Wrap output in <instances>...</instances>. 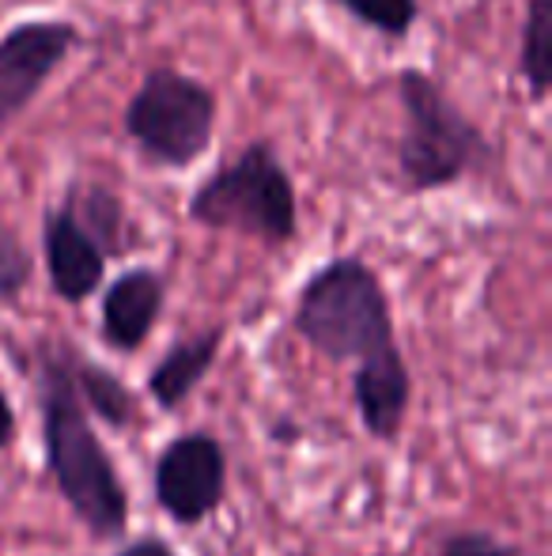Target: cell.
I'll return each instance as SVG.
<instances>
[{"label":"cell","mask_w":552,"mask_h":556,"mask_svg":"<svg viewBox=\"0 0 552 556\" xmlns=\"http://www.w3.org/2000/svg\"><path fill=\"white\" fill-rule=\"evenodd\" d=\"M73 344L46 341L38 349V409H42L46 466L53 473L68 511L91 538L114 542L129 527V492L111 451L99 443L91 413L84 409L73 382Z\"/></svg>","instance_id":"cell-1"},{"label":"cell","mask_w":552,"mask_h":556,"mask_svg":"<svg viewBox=\"0 0 552 556\" xmlns=\"http://www.w3.org/2000/svg\"><path fill=\"white\" fill-rule=\"evenodd\" d=\"M152 492L170 522H178V527L205 522L208 515H216V507L223 504V492H228L223 443L208 432L175 435L155 458Z\"/></svg>","instance_id":"cell-6"},{"label":"cell","mask_w":552,"mask_h":556,"mask_svg":"<svg viewBox=\"0 0 552 556\" xmlns=\"http://www.w3.org/2000/svg\"><path fill=\"white\" fill-rule=\"evenodd\" d=\"M12 440H15V409H12V402H8L4 387H0V451L12 446Z\"/></svg>","instance_id":"cell-19"},{"label":"cell","mask_w":552,"mask_h":556,"mask_svg":"<svg viewBox=\"0 0 552 556\" xmlns=\"http://www.w3.org/2000/svg\"><path fill=\"white\" fill-rule=\"evenodd\" d=\"M65 198L73 201L80 224L95 235L106 257L126 250V208H121L118 193H111L106 186H68Z\"/></svg>","instance_id":"cell-14"},{"label":"cell","mask_w":552,"mask_h":556,"mask_svg":"<svg viewBox=\"0 0 552 556\" xmlns=\"http://www.w3.org/2000/svg\"><path fill=\"white\" fill-rule=\"evenodd\" d=\"M292 326L333 364L360 359L394 341V315L378 273L360 257H333L303 285Z\"/></svg>","instance_id":"cell-2"},{"label":"cell","mask_w":552,"mask_h":556,"mask_svg":"<svg viewBox=\"0 0 552 556\" xmlns=\"http://www.w3.org/2000/svg\"><path fill=\"white\" fill-rule=\"evenodd\" d=\"M333 4L386 38H406L420 15L416 0H333Z\"/></svg>","instance_id":"cell-15"},{"label":"cell","mask_w":552,"mask_h":556,"mask_svg":"<svg viewBox=\"0 0 552 556\" xmlns=\"http://www.w3.org/2000/svg\"><path fill=\"white\" fill-rule=\"evenodd\" d=\"M42 250L46 273H50L53 292L65 303H88L99 292L106 277V254L95 242V235L80 224L73 201L46 208L42 220Z\"/></svg>","instance_id":"cell-8"},{"label":"cell","mask_w":552,"mask_h":556,"mask_svg":"<svg viewBox=\"0 0 552 556\" xmlns=\"http://www.w3.org/2000/svg\"><path fill=\"white\" fill-rule=\"evenodd\" d=\"M352 397L368 435L394 440L406 425L409 402H413V375L394 341L378 344L375 352L360 356V367L352 375Z\"/></svg>","instance_id":"cell-9"},{"label":"cell","mask_w":552,"mask_h":556,"mask_svg":"<svg viewBox=\"0 0 552 556\" xmlns=\"http://www.w3.org/2000/svg\"><path fill=\"white\" fill-rule=\"evenodd\" d=\"M167 303V285L155 269H126L103 292V341L118 352H137L152 337Z\"/></svg>","instance_id":"cell-10"},{"label":"cell","mask_w":552,"mask_h":556,"mask_svg":"<svg viewBox=\"0 0 552 556\" xmlns=\"http://www.w3.org/2000/svg\"><path fill=\"white\" fill-rule=\"evenodd\" d=\"M398 99L406 111V132L398 140V170L409 193L442 190L470 170L485 167L492 148L485 132L450 103L439 80L420 68L398 76Z\"/></svg>","instance_id":"cell-4"},{"label":"cell","mask_w":552,"mask_h":556,"mask_svg":"<svg viewBox=\"0 0 552 556\" xmlns=\"http://www.w3.org/2000/svg\"><path fill=\"white\" fill-rule=\"evenodd\" d=\"M439 556H523V549L485 534V530H458L442 542Z\"/></svg>","instance_id":"cell-17"},{"label":"cell","mask_w":552,"mask_h":556,"mask_svg":"<svg viewBox=\"0 0 552 556\" xmlns=\"http://www.w3.org/2000/svg\"><path fill=\"white\" fill-rule=\"evenodd\" d=\"M73 382H76V394H80L84 409L95 413L103 425L111 428H129L140 425V402L137 394L118 379L114 371H106L103 364L88 359L80 349L73 344Z\"/></svg>","instance_id":"cell-12"},{"label":"cell","mask_w":552,"mask_h":556,"mask_svg":"<svg viewBox=\"0 0 552 556\" xmlns=\"http://www.w3.org/2000/svg\"><path fill=\"white\" fill-rule=\"evenodd\" d=\"M220 344H223V330H216V326L170 344L167 356L147 371V394H152V402L159 409L175 413L197 390V382L213 371L216 356H220Z\"/></svg>","instance_id":"cell-11"},{"label":"cell","mask_w":552,"mask_h":556,"mask_svg":"<svg viewBox=\"0 0 552 556\" xmlns=\"http://www.w3.org/2000/svg\"><path fill=\"white\" fill-rule=\"evenodd\" d=\"M114 556H178L175 549H170L163 538H140V542H129L121 553H114Z\"/></svg>","instance_id":"cell-18"},{"label":"cell","mask_w":552,"mask_h":556,"mask_svg":"<svg viewBox=\"0 0 552 556\" xmlns=\"http://www.w3.org/2000/svg\"><path fill=\"white\" fill-rule=\"evenodd\" d=\"M80 46V30L65 20L15 23L0 35V129L15 122Z\"/></svg>","instance_id":"cell-7"},{"label":"cell","mask_w":552,"mask_h":556,"mask_svg":"<svg viewBox=\"0 0 552 556\" xmlns=\"http://www.w3.org/2000/svg\"><path fill=\"white\" fill-rule=\"evenodd\" d=\"M35 277V257L12 227L0 224V300L15 303Z\"/></svg>","instance_id":"cell-16"},{"label":"cell","mask_w":552,"mask_h":556,"mask_svg":"<svg viewBox=\"0 0 552 556\" xmlns=\"http://www.w3.org/2000/svg\"><path fill=\"white\" fill-rule=\"evenodd\" d=\"M190 220L213 231H235L284 247L299 227V201L277 148L254 140L231 163L216 167L190 198Z\"/></svg>","instance_id":"cell-3"},{"label":"cell","mask_w":552,"mask_h":556,"mask_svg":"<svg viewBox=\"0 0 552 556\" xmlns=\"http://www.w3.org/2000/svg\"><path fill=\"white\" fill-rule=\"evenodd\" d=\"M216 91L178 68H152L129 99L121 125L147 163L185 170L208 152L216 132Z\"/></svg>","instance_id":"cell-5"},{"label":"cell","mask_w":552,"mask_h":556,"mask_svg":"<svg viewBox=\"0 0 552 556\" xmlns=\"http://www.w3.org/2000/svg\"><path fill=\"white\" fill-rule=\"evenodd\" d=\"M518 73H523L530 99L541 103L552 80V0H530L523 23V46H518Z\"/></svg>","instance_id":"cell-13"}]
</instances>
